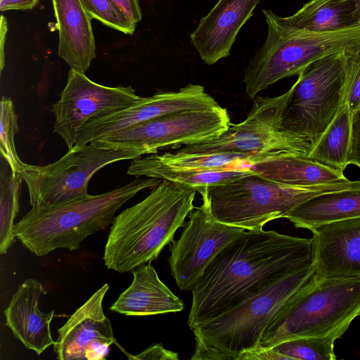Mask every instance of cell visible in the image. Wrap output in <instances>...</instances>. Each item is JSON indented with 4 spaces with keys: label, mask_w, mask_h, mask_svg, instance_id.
I'll list each match as a JSON object with an SVG mask.
<instances>
[{
    "label": "cell",
    "mask_w": 360,
    "mask_h": 360,
    "mask_svg": "<svg viewBox=\"0 0 360 360\" xmlns=\"http://www.w3.org/2000/svg\"><path fill=\"white\" fill-rule=\"evenodd\" d=\"M360 217V188L323 193L302 202L287 213L296 228L310 231L321 225Z\"/></svg>",
    "instance_id": "cell-22"
},
{
    "label": "cell",
    "mask_w": 360,
    "mask_h": 360,
    "mask_svg": "<svg viewBox=\"0 0 360 360\" xmlns=\"http://www.w3.org/2000/svg\"><path fill=\"white\" fill-rule=\"evenodd\" d=\"M196 192L162 179L146 198L115 217L104 249L105 266L124 273L157 259L195 208Z\"/></svg>",
    "instance_id": "cell-2"
},
{
    "label": "cell",
    "mask_w": 360,
    "mask_h": 360,
    "mask_svg": "<svg viewBox=\"0 0 360 360\" xmlns=\"http://www.w3.org/2000/svg\"><path fill=\"white\" fill-rule=\"evenodd\" d=\"M315 278L360 276V217L311 230Z\"/></svg>",
    "instance_id": "cell-16"
},
{
    "label": "cell",
    "mask_w": 360,
    "mask_h": 360,
    "mask_svg": "<svg viewBox=\"0 0 360 360\" xmlns=\"http://www.w3.org/2000/svg\"><path fill=\"white\" fill-rule=\"evenodd\" d=\"M349 164L360 167V112L354 114Z\"/></svg>",
    "instance_id": "cell-33"
},
{
    "label": "cell",
    "mask_w": 360,
    "mask_h": 360,
    "mask_svg": "<svg viewBox=\"0 0 360 360\" xmlns=\"http://www.w3.org/2000/svg\"><path fill=\"white\" fill-rule=\"evenodd\" d=\"M283 18L295 28L314 32L359 26L351 0H311L292 15Z\"/></svg>",
    "instance_id": "cell-23"
},
{
    "label": "cell",
    "mask_w": 360,
    "mask_h": 360,
    "mask_svg": "<svg viewBox=\"0 0 360 360\" xmlns=\"http://www.w3.org/2000/svg\"><path fill=\"white\" fill-rule=\"evenodd\" d=\"M203 86L189 84L177 91H160L123 110L90 119L79 130L75 146L118 132L155 117L183 110L218 108Z\"/></svg>",
    "instance_id": "cell-14"
},
{
    "label": "cell",
    "mask_w": 360,
    "mask_h": 360,
    "mask_svg": "<svg viewBox=\"0 0 360 360\" xmlns=\"http://www.w3.org/2000/svg\"><path fill=\"white\" fill-rule=\"evenodd\" d=\"M0 150L14 174L20 173L23 162L16 151L15 136L18 130V115L13 101L2 96L1 101Z\"/></svg>",
    "instance_id": "cell-29"
},
{
    "label": "cell",
    "mask_w": 360,
    "mask_h": 360,
    "mask_svg": "<svg viewBox=\"0 0 360 360\" xmlns=\"http://www.w3.org/2000/svg\"><path fill=\"white\" fill-rule=\"evenodd\" d=\"M46 293L39 281L27 278L18 288L4 310L6 326L26 348L37 355L55 343L51 332L54 310L44 314L38 307L41 295Z\"/></svg>",
    "instance_id": "cell-18"
},
{
    "label": "cell",
    "mask_w": 360,
    "mask_h": 360,
    "mask_svg": "<svg viewBox=\"0 0 360 360\" xmlns=\"http://www.w3.org/2000/svg\"><path fill=\"white\" fill-rule=\"evenodd\" d=\"M131 22L136 25L142 19L139 0H111Z\"/></svg>",
    "instance_id": "cell-34"
},
{
    "label": "cell",
    "mask_w": 360,
    "mask_h": 360,
    "mask_svg": "<svg viewBox=\"0 0 360 360\" xmlns=\"http://www.w3.org/2000/svg\"><path fill=\"white\" fill-rule=\"evenodd\" d=\"M91 19L126 34L132 35L136 25L118 8L111 0H81Z\"/></svg>",
    "instance_id": "cell-30"
},
{
    "label": "cell",
    "mask_w": 360,
    "mask_h": 360,
    "mask_svg": "<svg viewBox=\"0 0 360 360\" xmlns=\"http://www.w3.org/2000/svg\"><path fill=\"white\" fill-rule=\"evenodd\" d=\"M353 117L354 114L345 103L307 157L343 172L349 165Z\"/></svg>",
    "instance_id": "cell-24"
},
{
    "label": "cell",
    "mask_w": 360,
    "mask_h": 360,
    "mask_svg": "<svg viewBox=\"0 0 360 360\" xmlns=\"http://www.w3.org/2000/svg\"><path fill=\"white\" fill-rule=\"evenodd\" d=\"M227 110L218 108L183 110L164 115L124 130L91 141L98 146L141 150L179 149L218 138L231 125Z\"/></svg>",
    "instance_id": "cell-11"
},
{
    "label": "cell",
    "mask_w": 360,
    "mask_h": 360,
    "mask_svg": "<svg viewBox=\"0 0 360 360\" xmlns=\"http://www.w3.org/2000/svg\"><path fill=\"white\" fill-rule=\"evenodd\" d=\"M4 165L1 159L0 177V253L1 255L6 254L15 241L14 220L19 212L20 188L23 181L21 174H14L8 162L4 159Z\"/></svg>",
    "instance_id": "cell-27"
},
{
    "label": "cell",
    "mask_w": 360,
    "mask_h": 360,
    "mask_svg": "<svg viewBox=\"0 0 360 360\" xmlns=\"http://www.w3.org/2000/svg\"><path fill=\"white\" fill-rule=\"evenodd\" d=\"M261 0H218L191 33V42L207 65L230 56L240 30Z\"/></svg>",
    "instance_id": "cell-17"
},
{
    "label": "cell",
    "mask_w": 360,
    "mask_h": 360,
    "mask_svg": "<svg viewBox=\"0 0 360 360\" xmlns=\"http://www.w3.org/2000/svg\"><path fill=\"white\" fill-rule=\"evenodd\" d=\"M267 36L248 64L245 89L254 99L278 80L299 75L309 65L328 56L360 51V25L331 32H314L295 28L270 10L263 9Z\"/></svg>",
    "instance_id": "cell-5"
},
{
    "label": "cell",
    "mask_w": 360,
    "mask_h": 360,
    "mask_svg": "<svg viewBox=\"0 0 360 360\" xmlns=\"http://www.w3.org/2000/svg\"><path fill=\"white\" fill-rule=\"evenodd\" d=\"M313 239L275 231H245L210 263L192 292L190 328L273 281L313 264Z\"/></svg>",
    "instance_id": "cell-1"
},
{
    "label": "cell",
    "mask_w": 360,
    "mask_h": 360,
    "mask_svg": "<svg viewBox=\"0 0 360 360\" xmlns=\"http://www.w3.org/2000/svg\"><path fill=\"white\" fill-rule=\"evenodd\" d=\"M8 31V24L6 18L1 15V28H0V51H1V71H2L4 67L5 56H4V46L6 33Z\"/></svg>",
    "instance_id": "cell-36"
},
{
    "label": "cell",
    "mask_w": 360,
    "mask_h": 360,
    "mask_svg": "<svg viewBox=\"0 0 360 360\" xmlns=\"http://www.w3.org/2000/svg\"><path fill=\"white\" fill-rule=\"evenodd\" d=\"M288 91L276 97L256 96L246 118L218 138L177 149L184 153L233 152L251 157L250 165L282 153L307 155L311 145L304 137L284 129L281 115Z\"/></svg>",
    "instance_id": "cell-10"
},
{
    "label": "cell",
    "mask_w": 360,
    "mask_h": 360,
    "mask_svg": "<svg viewBox=\"0 0 360 360\" xmlns=\"http://www.w3.org/2000/svg\"><path fill=\"white\" fill-rule=\"evenodd\" d=\"M360 188V181L309 186L286 185L258 172L198 190L218 221L246 231H259L269 221L284 218L302 202L316 195Z\"/></svg>",
    "instance_id": "cell-6"
},
{
    "label": "cell",
    "mask_w": 360,
    "mask_h": 360,
    "mask_svg": "<svg viewBox=\"0 0 360 360\" xmlns=\"http://www.w3.org/2000/svg\"><path fill=\"white\" fill-rule=\"evenodd\" d=\"M136 160L146 165L182 170L225 169L250 166L251 162L250 155L238 153H184L178 150L149 154Z\"/></svg>",
    "instance_id": "cell-26"
},
{
    "label": "cell",
    "mask_w": 360,
    "mask_h": 360,
    "mask_svg": "<svg viewBox=\"0 0 360 360\" xmlns=\"http://www.w3.org/2000/svg\"><path fill=\"white\" fill-rule=\"evenodd\" d=\"M345 103L354 114L360 105V51L348 53L345 65Z\"/></svg>",
    "instance_id": "cell-31"
},
{
    "label": "cell",
    "mask_w": 360,
    "mask_h": 360,
    "mask_svg": "<svg viewBox=\"0 0 360 360\" xmlns=\"http://www.w3.org/2000/svg\"><path fill=\"white\" fill-rule=\"evenodd\" d=\"M141 98L131 86H103L70 68L60 99L52 106L54 132L70 150L75 146L80 129L90 119L123 110Z\"/></svg>",
    "instance_id": "cell-13"
},
{
    "label": "cell",
    "mask_w": 360,
    "mask_h": 360,
    "mask_svg": "<svg viewBox=\"0 0 360 360\" xmlns=\"http://www.w3.org/2000/svg\"><path fill=\"white\" fill-rule=\"evenodd\" d=\"M59 34L58 54L70 67L85 73L96 58L91 18L81 0H52Z\"/></svg>",
    "instance_id": "cell-19"
},
{
    "label": "cell",
    "mask_w": 360,
    "mask_h": 360,
    "mask_svg": "<svg viewBox=\"0 0 360 360\" xmlns=\"http://www.w3.org/2000/svg\"><path fill=\"white\" fill-rule=\"evenodd\" d=\"M188 214L179 239L170 245L171 274L181 290H192L214 258L246 230L222 223L212 214L207 201Z\"/></svg>",
    "instance_id": "cell-12"
},
{
    "label": "cell",
    "mask_w": 360,
    "mask_h": 360,
    "mask_svg": "<svg viewBox=\"0 0 360 360\" xmlns=\"http://www.w3.org/2000/svg\"><path fill=\"white\" fill-rule=\"evenodd\" d=\"M39 0H0V11L30 10Z\"/></svg>",
    "instance_id": "cell-35"
},
{
    "label": "cell",
    "mask_w": 360,
    "mask_h": 360,
    "mask_svg": "<svg viewBox=\"0 0 360 360\" xmlns=\"http://www.w3.org/2000/svg\"><path fill=\"white\" fill-rule=\"evenodd\" d=\"M131 359H160L178 360V354L165 349L161 344L150 345L142 352L135 356L128 355Z\"/></svg>",
    "instance_id": "cell-32"
},
{
    "label": "cell",
    "mask_w": 360,
    "mask_h": 360,
    "mask_svg": "<svg viewBox=\"0 0 360 360\" xmlns=\"http://www.w3.org/2000/svg\"><path fill=\"white\" fill-rule=\"evenodd\" d=\"M312 265L285 275L221 314L191 328L195 340L191 360H238L255 350L276 316L315 280Z\"/></svg>",
    "instance_id": "cell-3"
},
{
    "label": "cell",
    "mask_w": 360,
    "mask_h": 360,
    "mask_svg": "<svg viewBox=\"0 0 360 360\" xmlns=\"http://www.w3.org/2000/svg\"><path fill=\"white\" fill-rule=\"evenodd\" d=\"M355 5V17L359 25H360V0H351Z\"/></svg>",
    "instance_id": "cell-37"
},
{
    "label": "cell",
    "mask_w": 360,
    "mask_h": 360,
    "mask_svg": "<svg viewBox=\"0 0 360 360\" xmlns=\"http://www.w3.org/2000/svg\"><path fill=\"white\" fill-rule=\"evenodd\" d=\"M108 283L96 291L58 330L53 345L59 360H103L116 341L111 323L105 315L103 301Z\"/></svg>",
    "instance_id": "cell-15"
},
{
    "label": "cell",
    "mask_w": 360,
    "mask_h": 360,
    "mask_svg": "<svg viewBox=\"0 0 360 360\" xmlns=\"http://www.w3.org/2000/svg\"><path fill=\"white\" fill-rule=\"evenodd\" d=\"M360 112V105H359L356 112Z\"/></svg>",
    "instance_id": "cell-38"
},
{
    "label": "cell",
    "mask_w": 360,
    "mask_h": 360,
    "mask_svg": "<svg viewBox=\"0 0 360 360\" xmlns=\"http://www.w3.org/2000/svg\"><path fill=\"white\" fill-rule=\"evenodd\" d=\"M146 155L138 150L109 148L90 142L74 146L59 160L45 166L24 163L20 174L32 207H50L88 196V184L104 167Z\"/></svg>",
    "instance_id": "cell-9"
},
{
    "label": "cell",
    "mask_w": 360,
    "mask_h": 360,
    "mask_svg": "<svg viewBox=\"0 0 360 360\" xmlns=\"http://www.w3.org/2000/svg\"><path fill=\"white\" fill-rule=\"evenodd\" d=\"M348 53H334L311 63L288 90L281 126L305 138L311 148L345 103Z\"/></svg>",
    "instance_id": "cell-8"
},
{
    "label": "cell",
    "mask_w": 360,
    "mask_h": 360,
    "mask_svg": "<svg viewBox=\"0 0 360 360\" xmlns=\"http://www.w3.org/2000/svg\"><path fill=\"white\" fill-rule=\"evenodd\" d=\"M133 281L110 309L126 316H145L181 311L184 302L160 279L154 267L141 265L131 271Z\"/></svg>",
    "instance_id": "cell-20"
},
{
    "label": "cell",
    "mask_w": 360,
    "mask_h": 360,
    "mask_svg": "<svg viewBox=\"0 0 360 360\" xmlns=\"http://www.w3.org/2000/svg\"><path fill=\"white\" fill-rule=\"evenodd\" d=\"M359 316L360 276L315 279L276 316L251 352L300 337L335 340Z\"/></svg>",
    "instance_id": "cell-7"
},
{
    "label": "cell",
    "mask_w": 360,
    "mask_h": 360,
    "mask_svg": "<svg viewBox=\"0 0 360 360\" xmlns=\"http://www.w3.org/2000/svg\"><path fill=\"white\" fill-rule=\"evenodd\" d=\"M255 172L249 166L207 170L174 169L139 162L136 158L131 162L127 174L136 177L146 176L164 179L182 184L197 190L224 184Z\"/></svg>",
    "instance_id": "cell-25"
},
{
    "label": "cell",
    "mask_w": 360,
    "mask_h": 360,
    "mask_svg": "<svg viewBox=\"0 0 360 360\" xmlns=\"http://www.w3.org/2000/svg\"><path fill=\"white\" fill-rule=\"evenodd\" d=\"M161 179L136 177L110 191L50 207H32L15 225L21 243L38 257L56 249L75 250L89 236L111 224L116 212L137 193Z\"/></svg>",
    "instance_id": "cell-4"
},
{
    "label": "cell",
    "mask_w": 360,
    "mask_h": 360,
    "mask_svg": "<svg viewBox=\"0 0 360 360\" xmlns=\"http://www.w3.org/2000/svg\"><path fill=\"white\" fill-rule=\"evenodd\" d=\"M335 340L319 337H300L281 342L273 347L260 349L255 354L256 360H335Z\"/></svg>",
    "instance_id": "cell-28"
},
{
    "label": "cell",
    "mask_w": 360,
    "mask_h": 360,
    "mask_svg": "<svg viewBox=\"0 0 360 360\" xmlns=\"http://www.w3.org/2000/svg\"><path fill=\"white\" fill-rule=\"evenodd\" d=\"M250 168L277 183L309 186L349 181L343 172L331 169L297 153H282L266 157Z\"/></svg>",
    "instance_id": "cell-21"
}]
</instances>
